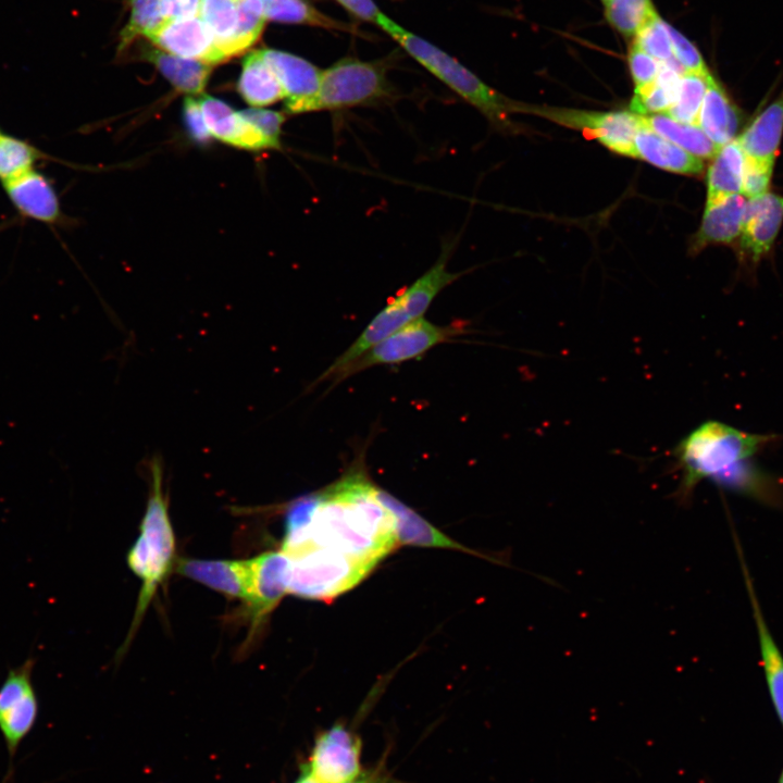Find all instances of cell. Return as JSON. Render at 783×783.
I'll return each instance as SVG.
<instances>
[{
  "instance_id": "6da1fadb",
  "label": "cell",
  "mask_w": 783,
  "mask_h": 783,
  "mask_svg": "<svg viewBox=\"0 0 783 783\" xmlns=\"http://www.w3.org/2000/svg\"><path fill=\"white\" fill-rule=\"evenodd\" d=\"M378 488L356 465L326 488L289 504L281 550L302 591L334 599L399 545L394 514Z\"/></svg>"
},
{
  "instance_id": "7a4b0ae2",
  "label": "cell",
  "mask_w": 783,
  "mask_h": 783,
  "mask_svg": "<svg viewBox=\"0 0 783 783\" xmlns=\"http://www.w3.org/2000/svg\"><path fill=\"white\" fill-rule=\"evenodd\" d=\"M776 439V435L749 433L719 421L700 424L673 451L681 470L675 498L688 502L696 486L707 480L767 507L783 509V478L755 461L757 453Z\"/></svg>"
},
{
  "instance_id": "3957f363",
  "label": "cell",
  "mask_w": 783,
  "mask_h": 783,
  "mask_svg": "<svg viewBox=\"0 0 783 783\" xmlns=\"http://www.w3.org/2000/svg\"><path fill=\"white\" fill-rule=\"evenodd\" d=\"M139 529L140 534L127 554V563L141 587L122 651L128 647L158 588L176 564L175 536L163 490V463L158 456L149 460V496Z\"/></svg>"
},
{
  "instance_id": "277c9868",
  "label": "cell",
  "mask_w": 783,
  "mask_h": 783,
  "mask_svg": "<svg viewBox=\"0 0 783 783\" xmlns=\"http://www.w3.org/2000/svg\"><path fill=\"white\" fill-rule=\"evenodd\" d=\"M376 25L436 78L469 104L478 110L495 127L512 130L509 115L522 112L523 103L515 102L487 86L469 69L431 42L405 29L384 13Z\"/></svg>"
},
{
  "instance_id": "5b68a950",
  "label": "cell",
  "mask_w": 783,
  "mask_h": 783,
  "mask_svg": "<svg viewBox=\"0 0 783 783\" xmlns=\"http://www.w3.org/2000/svg\"><path fill=\"white\" fill-rule=\"evenodd\" d=\"M449 253L450 249L445 246L436 262L410 286L390 299L315 383L346 366L400 327L422 318L435 297L461 275L447 270Z\"/></svg>"
},
{
  "instance_id": "8992f818",
  "label": "cell",
  "mask_w": 783,
  "mask_h": 783,
  "mask_svg": "<svg viewBox=\"0 0 783 783\" xmlns=\"http://www.w3.org/2000/svg\"><path fill=\"white\" fill-rule=\"evenodd\" d=\"M382 61L344 58L322 71L315 96L306 113L374 104L391 98L393 88Z\"/></svg>"
},
{
  "instance_id": "52a82bcc",
  "label": "cell",
  "mask_w": 783,
  "mask_h": 783,
  "mask_svg": "<svg viewBox=\"0 0 783 783\" xmlns=\"http://www.w3.org/2000/svg\"><path fill=\"white\" fill-rule=\"evenodd\" d=\"M465 332L467 330L461 323L437 325L424 316L419 318L400 327L356 360L319 383L331 382L332 385H335L372 366L396 365L421 358L435 346L452 340Z\"/></svg>"
},
{
  "instance_id": "ba28073f",
  "label": "cell",
  "mask_w": 783,
  "mask_h": 783,
  "mask_svg": "<svg viewBox=\"0 0 783 783\" xmlns=\"http://www.w3.org/2000/svg\"><path fill=\"white\" fill-rule=\"evenodd\" d=\"M198 16L209 28L222 62L249 49L265 22L261 0H201Z\"/></svg>"
},
{
  "instance_id": "9c48e42d",
  "label": "cell",
  "mask_w": 783,
  "mask_h": 783,
  "mask_svg": "<svg viewBox=\"0 0 783 783\" xmlns=\"http://www.w3.org/2000/svg\"><path fill=\"white\" fill-rule=\"evenodd\" d=\"M524 113L548 119L566 127L583 132L623 157L634 158V139L641 126L638 114L632 112H594L554 107L523 105Z\"/></svg>"
},
{
  "instance_id": "30bf717a",
  "label": "cell",
  "mask_w": 783,
  "mask_h": 783,
  "mask_svg": "<svg viewBox=\"0 0 783 783\" xmlns=\"http://www.w3.org/2000/svg\"><path fill=\"white\" fill-rule=\"evenodd\" d=\"M34 659L11 668L0 685V731L10 750H14L33 729L38 699L33 684Z\"/></svg>"
},
{
  "instance_id": "8fae6325",
  "label": "cell",
  "mask_w": 783,
  "mask_h": 783,
  "mask_svg": "<svg viewBox=\"0 0 783 783\" xmlns=\"http://www.w3.org/2000/svg\"><path fill=\"white\" fill-rule=\"evenodd\" d=\"M360 754L359 737L336 723L316 737L306 768L316 783H348L362 772Z\"/></svg>"
},
{
  "instance_id": "7c38bea8",
  "label": "cell",
  "mask_w": 783,
  "mask_h": 783,
  "mask_svg": "<svg viewBox=\"0 0 783 783\" xmlns=\"http://www.w3.org/2000/svg\"><path fill=\"white\" fill-rule=\"evenodd\" d=\"M249 560L250 594L246 606L254 631L288 593L289 561L282 550L266 551Z\"/></svg>"
},
{
  "instance_id": "4fadbf2b",
  "label": "cell",
  "mask_w": 783,
  "mask_h": 783,
  "mask_svg": "<svg viewBox=\"0 0 783 783\" xmlns=\"http://www.w3.org/2000/svg\"><path fill=\"white\" fill-rule=\"evenodd\" d=\"M732 537L735 546V551L739 561L744 585L750 602L753 619L758 636L760 662L765 673V679L772 704L783 725V654L779 645L776 644L763 616L762 608L754 586V581L745 559L742 543L738 538L735 527H732Z\"/></svg>"
},
{
  "instance_id": "5bb4252c",
  "label": "cell",
  "mask_w": 783,
  "mask_h": 783,
  "mask_svg": "<svg viewBox=\"0 0 783 783\" xmlns=\"http://www.w3.org/2000/svg\"><path fill=\"white\" fill-rule=\"evenodd\" d=\"M783 223V196L766 192L746 202L739 247L753 263L772 248Z\"/></svg>"
},
{
  "instance_id": "9a60e30c",
  "label": "cell",
  "mask_w": 783,
  "mask_h": 783,
  "mask_svg": "<svg viewBox=\"0 0 783 783\" xmlns=\"http://www.w3.org/2000/svg\"><path fill=\"white\" fill-rule=\"evenodd\" d=\"M147 38L167 53L208 64L222 62L214 39L199 16L165 21Z\"/></svg>"
},
{
  "instance_id": "2e32d148",
  "label": "cell",
  "mask_w": 783,
  "mask_h": 783,
  "mask_svg": "<svg viewBox=\"0 0 783 783\" xmlns=\"http://www.w3.org/2000/svg\"><path fill=\"white\" fill-rule=\"evenodd\" d=\"M261 53L282 85L285 113H306L308 103L319 89L322 71L309 61L288 52L262 49Z\"/></svg>"
},
{
  "instance_id": "e0dca14e",
  "label": "cell",
  "mask_w": 783,
  "mask_h": 783,
  "mask_svg": "<svg viewBox=\"0 0 783 783\" xmlns=\"http://www.w3.org/2000/svg\"><path fill=\"white\" fill-rule=\"evenodd\" d=\"M176 572L245 604L250 594V560L178 559Z\"/></svg>"
},
{
  "instance_id": "ac0fdd59",
  "label": "cell",
  "mask_w": 783,
  "mask_h": 783,
  "mask_svg": "<svg viewBox=\"0 0 783 783\" xmlns=\"http://www.w3.org/2000/svg\"><path fill=\"white\" fill-rule=\"evenodd\" d=\"M198 101L212 137L240 149H273L262 132L224 101L207 95Z\"/></svg>"
},
{
  "instance_id": "d6986e66",
  "label": "cell",
  "mask_w": 783,
  "mask_h": 783,
  "mask_svg": "<svg viewBox=\"0 0 783 783\" xmlns=\"http://www.w3.org/2000/svg\"><path fill=\"white\" fill-rule=\"evenodd\" d=\"M746 202L736 194L706 204L692 251L699 252L709 245H730L739 238Z\"/></svg>"
},
{
  "instance_id": "ffe728a7",
  "label": "cell",
  "mask_w": 783,
  "mask_h": 783,
  "mask_svg": "<svg viewBox=\"0 0 783 783\" xmlns=\"http://www.w3.org/2000/svg\"><path fill=\"white\" fill-rule=\"evenodd\" d=\"M378 497L394 514L398 544L457 549L481 556L480 552L452 540L386 490L378 488Z\"/></svg>"
},
{
  "instance_id": "44dd1931",
  "label": "cell",
  "mask_w": 783,
  "mask_h": 783,
  "mask_svg": "<svg viewBox=\"0 0 783 783\" xmlns=\"http://www.w3.org/2000/svg\"><path fill=\"white\" fill-rule=\"evenodd\" d=\"M742 113L711 75L698 116V126L719 148L737 138Z\"/></svg>"
},
{
  "instance_id": "7402d4cb",
  "label": "cell",
  "mask_w": 783,
  "mask_h": 783,
  "mask_svg": "<svg viewBox=\"0 0 783 783\" xmlns=\"http://www.w3.org/2000/svg\"><path fill=\"white\" fill-rule=\"evenodd\" d=\"M782 135L783 90L755 116L736 139L746 158L774 162Z\"/></svg>"
},
{
  "instance_id": "603a6c76",
  "label": "cell",
  "mask_w": 783,
  "mask_h": 783,
  "mask_svg": "<svg viewBox=\"0 0 783 783\" xmlns=\"http://www.w3.org/2000/svg\"><path fill=\"white\" fill-rule=\"evenodd\" d=\"M3 184L11 201L24 215L49 223L59 219L58 197L41 174L30 170Z\"/></svg>"
},
{
  "instance_id": "cb8c5ba5",
  "label": "cell",
  "mask_w": 783,
  "mask_h": 783,
  "mask_svg": "<svg viewBox=\"0 0 783 783\" xmlns=\"http://www.w3.org/2000/svg\"><path fill=\"white\" fill-rule=\"evenodd\" d=\"M634 147L635 159L644 160L659 169L691 176L700 175L704 171L701 159L659 136L642 121L635 135Z\"/></svg>"
},
{
  "instance_id": "d4e9b609",
  "label": "cell",
  "mask_w": 783,
  "mask_h": 783,
  "mask_svg": "<svg viewBox=\"0 0 783 783\" xmlns=\"http://www.w3.org/2000/svg\"><path fill=\"white\" fill-rule=\"evenodd\" d=\"M746 157L737 139L721 146L707 170L706 204L731 195L742 194Z\"/></svg>"
},
{
  "instance_id": "484cf974",
  "label": "cell",
  "mask_w": 783,
  "mask_h": 783,
  "mask_svg": "<svg viewBox=\"0 0 783 783\" xmlns=\"http://www.w3.org/2000/svg\"><path fill=\"white\" fill-rule=\"evenodd\" d=\"M237 89L248 104L257 108L284 99L282 85L261 50L245 57Z\"/></svg>"
},
{
  "instance_id": "4316f807",
  "label": "cell",
  "mask_w": 783,
  "mask_h": 783,
  "mask_svg": "<svg viewBox=\"0 0 783 783\" xmlns=\"http://www.w3.org/2000/svg\"><path fill=\"white\" fill-rule=\"evenodd\" d=\"M144 58L154 64L159 72L181 92L198 95L203 91L211 64L181 58L156 49L144 51Z\"/></svg>"
},
{
  "instance_id": "83f0119b",
  "label": "cell",
  "mask_w": 783,
  "mask_h": 783,
  "mask_svg": "<svg viewBox=\"0 0 783 783\" xmlns=\"http://www.w3.org/2000/svg\"><path fill=\"white\" fill-rule=\"evenodd\" d=\"M683 70L674 59L663 62L660 72L650 85L634 89L630 109L638 115L666 113L674 102Z\"/></svg>"
},
{
  "instance_id": "f1b7e54d",
  "label": "cell",
  "mask_w": 783,
  "mask_h": 783,
  "mask_svg": "<svg viewBox=\"0 0 783 783\" xmlns=\"http://www.w3.org/2000/svg\"><path fill=\"white\" fill-rule=\"evenodd\" d=\"M644 125L699 159H712L716 146L698 125L684 124L666 113L639 115Z\"/></svg>"
},
{
  "instance_id": "f546056e",
  "label": "cell",
  "mask_w": 783,
  "mask_h": 783,
  "mask_svg": "<svg viewBox=\"0 0 783 783\" xmlns=\"http://www.w3.org/2000/svg\"><path fill=\"white\" fill-rule=\"evenodd\" d=\"M261 2L265 18L272 21L343 32L352 30L349 24L325 15L304 0H261Z\"/></svg>"
},
{
  "instance_id": "4dcf8cb0",
  "label": "cell",
  "mask_w": 783,
  "mask_h": 783,
  "mask_svg": "<svg viewBox=\"0 0 783 783\" xmlns=\"http://www.w3.org/2000/svg\"><path fill=\"white\" fill-rule=\"evenodd\" d=\"M711 75V73H683L676 98L666 114L681 123L698 125L700 108Z\"/></svg>"
},
{
  "instance_id": "1f68e13d",
  "label": "cell",
  "mask_w": 783,
  "mask_h": 783,
  "mask_svg": "<svg viewBox=\"0 0 783 783\" xmlns=\"http://www.w3.org/2000/svg\"><path fill=\"white\" fill-rule=\"evenodd\" d=\"M605 7L608 23L627 38H634L657 12L651 0H610Z\"/></svg>"
},
{
  "instance_id": "d6a6232c",
  "label": "cell",
  "mask_w": 783,
  "mask_h": 783,
  "mask_svg": "<svg viewBox=\"0 0 783 783\" xmlns=\"http://www.w3.org/2000/svg\"><path fill=\"white\" fill-rule=\"evenodd\" d=\"M164 22L159 0H130V17L121 32L119 50L127 48L139 36H149Z\"/></svg>"
},
{
  "instance_id": "836d02e7",
  "label": "cell",
  "mask_w": 783,
  "mask_h": 783,
  "mask_svg": "<svg viewBox=\"0 0 783 783\" xmlns=\"http://www.w3.org/2000/svg\"><path fill=\"white\" fill-rule=\"evenodd\" d=\"M37 150L27 142L0 134V177L8 181L32 170Z\"/></svg>"
},
{
  "instance_id": "e575fe53",
  "label": "cell",
  "mask_w": 783,
  "mask_h": 783,
  "mask_svg": "<svg viewBox=\"0 0 783 783\" xmlns=\"http://www.w3.org/2000/svg\"><path fill=\"white\" fill-rule=\"evenodd\" d=\"M633 41L661 63L673 59L667 22L660 17L658 12L641 27Z\"/></svg>"
},
{
  "instance_id": "d590c367",
  "label": "cell",
  "mask_w": 783,
  "mask_h": 783,
  "mask_svg": "<svg viewBox=\"0 0 783 783\" xmlns=\"http://www.w3.org/2000/svg\"><path fill=\"white\" fill-rule=\"evenodd\" d=\"M670 35L673 59L684 73L709 74L705 60L698 48L680 30L667 23Z\"/></svg>"
},
{
  "instance_id": "8d00e7d4",
  "label": "cell",
  "mask_w": 783,
  "mask_h": 783,
  "mask_svg": "<svg viewBox=\"0 0 783 783\" xmlns=\"http://www.w3.org/2000/svg\"><path fill=\"white\" fill-rule=\"evenodd\" d=\"M661 62L642 50L634 41L627 50V66L634 89H641L650 85L657 78Z\"/></svg>"
},
{
  "instance_id": "74e56055",
  "label": "cell",
  "mask_w": 783,
  "mask_h": 783,
  "mask_svg": "<svg viewBox=\"0 0 783 783\" xmlns=\"http://www.w3.org/2000/svg\"><path fill=\"white\" fill-rule=\"evenodd\" d=\"M774 162L758 161L746 158L742 194L748 199L756 198L769 191Z\"/></svg>"
},
{
  "instance_id": "f35d334b",
  "label": "cell",
  "mask_w": 783,
  "mask_h": 783,
  "mask_svg": "<svg viewBox=\"0 0 783 783\" xmlns=\"http://www.w3.org/2000/svg\"><path fill=\"white\" fill-rule=\"evenodd\" d=\"M240 114L254 125L269 139L273 149L281 147L279 138L285 115L281 112L264 109H247L239 111Z\"/></svg>"
},
{
  "instance_id": "ab89813d",
  "label": "cell",
  "mask_w": 783,
  "mask_h": 783,
  "mask_svg": "<svg viewBox=\"0 0 783 783\" xmlns=\"http://www.w3.org/2000/svg\"><path fill=\"white\" fill-rule=\"evenodd\" d=\"M183 110L184 121L190 137L200 144L208 142L212 136L208 129L199 101L189 96L185 97Z\"/></svg>"
},
{
  "instance_id": "60d3db41",
  "label": "cell",
  "mask_w": 783,
  "mask_h": 783,
  "mask_svg": "<svg viewBox=\"0 0 783 783\" xmlns=\"http://www.w3.org/2000/svg\"><path fill=\"white\" fill-rule=\"evenodd\" d=\"M165 21L198 16L201 0H159Z\"/></svg>"
},
{
  "instance_id": "b9f144b4",
  "label": "cell",
  "mask_w": 783,
  "mask_h": 783,
  "mask_svg": "<svg viewBox=\"0 0 783 783\" xmlns=\"http://www.w3.org/2000/svg\"><path fill=\"white\" fill-rule=\"evenodd\" d=\"M347 11L360 20L377 23L383 14L373 0H337Z\"/></svg>"
},
{
  "instance_id": "7bdbcfd3",
  "label": "cell",
  "mask_w": 783,
  "mask_h": 783,
  "mask_svg": "<svg viewBox=\"0 0 783 783\" xmlns=\"http://www.w3.org/2000/svg\"><path fill=\"white\" fill-rule=\"evenodd\" d=\"M348 783H389V781L381 774L362 771L359 776Z\"/></svg>"
},
{
  "instance_id": "ee69618b",
  "label": "cell",
  "mask_w": 783,
  "mask_h": 783,
  "mask_svg": "<svg viewBox=\"0 0 783 783\" xmlns=\"http://www.w3.org/2000/svg\"><path fill=\"white\" fill-rule=\"evenodd\" d=\"M295 783H316V782L313 780V778L311 776V774L309 773L308 769L304 766L302 773L300 774V776L298 778V780Z\"/></svg>"
},
{
  "instance_id": "f6af8a7d",
  "label": "cell",
  "mask_w": 783,
  "mask_h": 783,
  "mask_svg": "<svg viewBox=\"0 0 783 783\" xmlns=\"http://www.w3.org/2000/svg\"><path fill=\"white\" fill-rule=\"evenodd\" d=\"M779 783H783V772H782V774H781V778H780Z\"/></svg>"
},
{
  "instance_id": "bcb514c9",
  "label": "cell",
  "mask_w": 783,
  "mask_h": 783,
  "mask_svg": "<svg viewBox=\"0 0 783 783\" xmlns=\"http://www.w3.org/2000/svg\"><path fill=\"white\" fill-rule=\"evenodd\" d=\"M601 1L606 5L610 0H601Z\"/></svg>"
}]
</instances>
